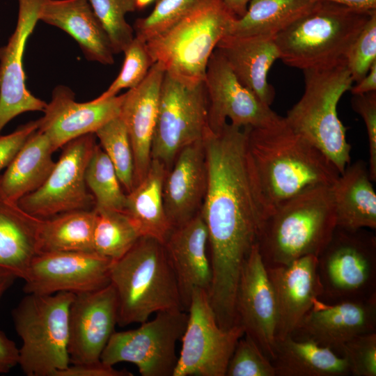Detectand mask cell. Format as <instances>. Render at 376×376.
Returning <instances> with one entry per match:
<instances>
[{
    "mask_svg": "<svg viewBox=\"0 0 376 376\" xmlns=\"http://www.w3.org/2000/svg\"><path fill=\"white\" fill-rule=\"evenodd\" d=\"M202 0H158L146 17L134 24L135 37L144 42L164 33L190 13Z\"/></svg>",
    "mask_w": 376,
    "mask_h": 376,
    "instance_id": "38",
    "label": "cell"
},
{
    "mask_svg": "<svg viewBox=\"0 0 376 376\" xmlns=\"http://www.w3.org/2000/svg\"><path fill=\"white\" fill-rule=\"evenodd\" d=\"M276 376H347L345 359L329 347L290 335L278 340L272 361Z\"/></svg>",
    "mask_w": 376,
    "mask_h": 376,
    "instance_id": "31",
    "label": "cell"
},
{
    "mask_svg": "<svg viewBox=\"0 0 376 376\" xmlns=\"http://www.w3.org/2000/svg\"><path fill=\"white\" fill-rule=\"evenodd\" d=\"M368 166L362 160L349 164L331 185L336 227L356 230L376 228V193Z\"/></svg>",
    "mask_w": 376,
    "mask_h": 376,
    "instance_id": "27",
    "label": "cell"
},
{
    "mask_svg": "<svg viewBox=\"0 0 376 376\" xmlns=\"http://www.w3.org/2000/svg\"><path fill=\"white\" fill-rule=\"evenodd\" d=\"M207 183L203 140L183 148L167 171L163 201L173 228L181 226L200 211Z\"/></svg>",
    "mask_w": 376,
    "mask_h": 376,
    "instance_id": "24",
    "label": "cell"
},
{
    "mask_svg": "<svg viewBox=\"0 0 376 376\" xmlns=\"http://www.w3.org/2000/svg\"><path fill=\"white\" fill-rule=\"evenodd\" d=\"M39 19L71 36L88 60L113 63L110 40L88 0H46Z\"/></svg>",
    "mask_w": 376,
    "mask_h": 376,
    "instance_id": "26",
    "label": "cell"
},
{
    "mask_svg": "<svg viewBox=\"0 0 376 376\" xmlns=\"http://www.w3.org/2000/svg\"><path fill=\"white\" fill-rule=\"evenodd\" d=\"M204 81L193 84L165 71L159 94L151 158L169 170L185 147L203 140L210 130Z\"/></svg>",
    "mask_w": 376,
    "mask_h": 376,
    "instance_id": "10",
    "label": "cell"
},
{
    "mask_svg": "<svg viewBox=\"0 0 376 376\" xmlns=\"http://www.w3.org/2000/svg\"><path fill=\"white\" fill-rule=\"evenodd\" d=\"M311 0H251L246 12L233 22L228 34L273 38L304 15Z\"/></svg>",
    "mask_w": 376,
    "mask_h": 376,
    "instance_id": "33",
    "label": "cell"
},
{
    "mask_svg": "<svg viewBox=\"0 0 376 376\" xmlns=\"http://www.w3.org/2000/svg\"><path fill=\"white\" fill-rule=\"evenodd\" d=\"M95 210L94 251L111 261L118 260L132 248L141 235L124 211Z\"/></svg>",
    "mask_w": 376,
    "mask_h": 376,
    "instance_id": "34",
    "label": "cell"
},
{
    "mask_svg": "<svg viewBox=\"0 0 376 376\" xmlns=\"http://www.w3.org/2000/svg\"><path fill=\"white\" fill-rule=\"evenodd\" d=\"M249 155L265 197L274 209L309 189L330 186L340 173L318 148L282 117L269 126L247 128Z\"/></svg>",
    "mask_w": 376,
    "mask_h": 376,
    "instance_id": "2",
    "label": "cell"
},
{
    "mask_svg": "<svg viewBox=\"0 0 376 376\" xmlns=\"http://www.w3.org/2000/svg\"><path fill=\"white\" fill-rule=\"evenodd\" d=\"M352 107L363 120L368 141V170L370 178L376 180V91L353 95Z\"/></svg>",
    "mask_w": 376,
    "mask_h": 376,
    "instance_id": "43",
    "label": "cell"
},
{
    "mask_svg": "<svg viewBox=\"0 0 376 376\" xmlns=\"http://www.w3.org/2000/svg\"><path fill=\"white\" fill-rule=\"evenodd\" d=\"M312 2L328 1L366 12L376 10V0H311Z\"/></svg>",
    "mask_w": 376,
    "mask_h": 376,
    "instance_id": "48",
    "label": "cell"
},
{
    "mask_svg": "<svg viewBox=\"0 0 376 376\" xmlns=\"http://www.w3.org/2000/svg\"><path fill=\"white\" fill-rule=\"evenodd\" d=\"M126 370H117L100 360L93 363L70 364L56 376H132Z\"/></svg>",
    "mask_w": 376,
    "mask_h": 376,
    "instance_id": "45",
    "label": "cell"
},
{
    "mask_svg": "<svg viewBox=\"0 0 376 376\" xmlns=\"http://www.w3.org/2000/svg\"><path fill=\"white\" fill-rule=\"evenodd\" d=\"M164 246L177 281L182 308L187 311L194 290L208 292L212 277L207 253L208 232L201 211L173 228Z\"/></svg>",
    "mask_w": 376,
    "mask_h": 376,
    "instance_id": "23",
    "label": "cell"
},
{
    "mask_svg": "<svg viewBox=\"0 0 376 376\" xmlns=\"http://www.w3.org/2000/svg\"><path fill=\"white\" fill-rule=\"evenodd\" d=\"M187 318L182 309L165 310L136 329L114 331L100 361L112 366L133 363L142 376H173L178 358L176 343L184 334Z\"/></svg>",
    "mask_w": 376,
    "mask_h": 376,
    "instance_id": "11",
    "label": "cell"
},
{
    "mask_svg": "<svg viewBox=\"0 0 376 376\" xmlns=\"http://www.w3.org/2000/svg\"><path fill=\"white\" fill-rule=\"evenodd\" d=\"M336 228L330 186L306 190L276 206L266 219L258 246L266 267L318 257Z\"/></svg>",
    "mask_w": 376,
    "mask_h": 376,
    "instance_id": "3",
    "label": "cell"
},
{
    "mask_svg": "<svg viewBox=\"0 0 376 376\" xmlns=\"http://www.w3.org/2000/svg\"><path fill=\"white\" fill-rule=\"evenodd\" d=\"M19 357L16 343L0 330V374L8 373L18 365Z\"/></svg>",
    "mask_w": 376,
    "mask_h": 376,
    "instance_id": "46",
    "label": "cell"
},
{
    "mask_svg": "<svg viewBox=\"0 0 376 376\" xmlns=\"http://www.w3.org/2000/svg\"><path fill=\"white\" fill-rule=\"evenodd\" d=\"M18 276L11 270L0 266V300Z\"/></svg>",
    "mask_w": 376,
    "mask_h": 376,
    "instance_id": "49",
    "label": "cell"
},
{
    "mask_svg": "<svg viewBox=\"0 0 376 376\" xmlns=\"http://www.w3.org/2000/svg\"><path fill=\"white\" fill-rule=\"evenodd\" d=\"M38 128V120L19 127L5 136H0V170L7 167L27 138Z\"/></svg>",
    "mask_w": 376,
    "mask_h": 376,
    "instance_id": "44",
    "label": "cell"
},
{
    "mask_svg": "<svg viewBox=\"0 0 376 376\" xmlns=\"http://www.w3.org/2000/svg\"><path fill=\"white\" fill-rule=\"evenodd\" d=\"M96 145L95 133L65 143L46 181L39 189L20 198L19 206L41 219L70 211L93 209L95 200L88 191L85 173Z\"/></svg>",
    "mask_w": 376,
    "mask_h": 376,
    "instance_id": "13",
    "label": "cell"
},
{
    "mask_svg": "<svg viewBox=\"0 0 376 376\" xmlns=\"http://www.w3.org/2000/svg\"><path fill=\"white\" fill-rule=\"evenodd\" d=\"M266 267L276 303L278 341L293 333L314 300L321 296L318 258L306 256L286 265Z\"/></svg>",
    "mask_w": 376,
    "mask_h": 376,
    "instance_id": "21",
    "label": "cell"
},
{
    "mask_svg": "<svg viewBox=\"0 0 376 376\" xmlns=\"http://www.w3.org/2000/svg\"><path fill=\"white\" fill-rule=\"evenodd\" d=\"M187 312V325L173 376H225L235 345L244 334L242 327L221 328L207 292L202 289L194 290Z\"/></svg>",
    "mask_w": 376,
    "mask_h": 376,
    "instance_id": "12",
    "label": "cell"
},
{
    "mask_svg": "<svg viewBox=\"0 0 376 376\" xmlns=\"http://www.w3.org/2000/svg\"><path fill=\"white\" fill-rule=\"evenodd\" d=\"M167 171L162 162L152 159L145 178L126 194L124 209L141 237L154 238L163 244L173 229L163 201V185Z\"/></svg>",
    "mask_w": 376,
    "mask_h": 376,
    "instance_id": "30",
    "label": "cell"
},
{
    "mask_svg": "<svg viewBox=\"0 0 376 376\" xmlns=\"http://www.w3.org/2000/svg\"><path fill=\"white\" fill-rule=\"evenodd\" d=\"M75 294H26L11 312L22 344L19 363L27 376H56L70 364L69 310Z\"/></svg>",
    "mask_w": 376,
    "mask_h": 376,
    "instance_id": "7",
    "label": "cell"
},
{
    "mask_svg": "<svg viewBox=\"0 0 376 376\" xmlns=\"http://www.w3.org/2000/svg\"><path fill=\"white\" fill-rule=\"evenodd\" d=\"M165 71L161 63L155 62L138 86L123 93L119 116L126 126L132 148L134 186L145 178L150 165L160 89Z\"/></svg>",
    "mask_w": 376,
    "mask_h": 376,
    "instance_id": "22",
    "label": "cell"
},
{
    "mask_svg": "<svg viewBox=\"0 0 376 376\" xmlns=\"http://www.w3.org/2000/svg\"><path fill=\"white\" fill-rule=\"evenodd\" d=\"M375 12L328 1L313 2L304 15L275 37L280 59L301 70L343 60Z\"/></svg>",
    "mask_w": 376,
    "mask_h": 376,
    "instance_id": "5",
    "label": "cell"
},
{
    "mask_svg": "<svg viewBox=\"0 0 376 376\" xmlns=\"http://www.w3.org/2000/svg\"><path fill=\"white\" fill-rule=\"evenodd\" d=\"M357 83V85L350 88L352 95L376 91V61L373 63L367 74Z\"/></svg>",
    "mask_w": 376,
    "mask_h": 376,
    "instance_id": "47",
    "label": "cell"
},
{
    "mask_svg": "<svg viewBox=\"0 0 376 376\" xmlns=\"http://www.w3.org/2000/svg\"><path fill=\"white\" fill-rule=\"evenodd\" d=\"M123 97L122 94L103 100L78 102L70 88L57 86L43 111L44 116L38 120V130L48 137L56 151L76 138L95 133L119 116Z\"/></svg>",
    "mask_w": 376,
    "mask_h": 376,
    "instance_id": "19",
    "label": "cell"
},
{
    "mask_svg": "<svg viewBox=\"0 0 376 376\" xmlns=\"http://www.w3.org/2000/svg\"><path fill=\"white\" fill-rule=\"evenodd\" d=\"M225 376H276L272 361L256 343L244 334L228 361Z\"/></svg>",
    "mask_w": 376,
    "mask_h": 376,
    "instance_id": "40",
    "label": "cell"
},
{
    "mask_svg": "<svg viewBox=\"0 0 376 376\" xmlns=\"http://www.w3.org/2000/svg\"><path fill=\"white\" fill-rule=\"evenodd\" d=\"M46 0H18L15 29L6 45L0 48V132L13 118L26 111H43L47 103L26 88L22 67L29 36L40 17Z\"/></svg>",
    "mask_w": 376,
    "mask_h": 376,
    "instance_id": "18",
    "label": "cell"
},
{
    "mask_svg": "<svg viewBox=\"0 0 376 376\" xmlns=\"http://www.w3.org/2000/svg\"><path fill=\"white\" fill-rule=\"evenodd\" d=\"M302 71L304 93L284 118L295 131L324 152L341 173L351 159L346 128L337 113L338 101L354 82L345 58Z\"/></svg>",
    "mask_w": 376,
    "mask_h": 376,
    "instance_id": "6",
    "label": "cell"
},
{
    "mask_svg": "<svg viewBox=\"0 0 376 376\" xmlns=\"http://www.w3.org/2000/svg\"><path fill=\"white\" fill-rule=\"evenodd\" d=\"M204 84L208 109L207 123L217 132L228 123L239 127L260 128L278 122L282 116L263 103L237 78L215 49L207 63Z\"/></svg>",
    "mask_w": 376,
    "mask_h": 376,
    "instance_id": "14",
    "label": "cell"
},
{
    "mask_svg": "<svg viewBox=\"0 0 376 376\" xmlns=\"http://www.w3.org/2000/svg\"><path fill=\"white\" fill-rule=\"evenodd\" d=\"M238 324L271 360L276 347L277 308L274 289L258 243L246 258L236 294Z\"/></svg>",
    "mask_w": 376,
    "mask_h": 376,
    "instance_id": "16",
    "label": "cell"
},
{
    "mask_svg": "<svg viewBox=\"0 0 376 376\" xmlns=\"http://www.w3.org/2000/svg\"><path fill=\"white\" fill-rule=\"evenodd\" d=\"M54 151L45 134L38 130L33 132L0 175V189L3 195L17 203L39 189L54 167Z\"/></svg>",
    "mask_w": 376,
    "mask_h": 376,
    "instance_id": "29",
    "label": "cell"
},
{
    "mask_svg": "<svg viewBox=\"0 0 376 376\" xmlns=\"http://www.w3.org/2000/svg\"><path fill=\"white\" fill-rule=\"evenodd\" d=\"M247 128L226 123L203 139L207 183L201 213L208 232L212 273L207 293L220 310L235 307L243 264L273 210L249 155Z\"/></svg>",
    "mask_w": 376,
    "mask_h": 376,
    "instance_id": "1",
    "label": "cell"
},
{
    "mask_svg": "<svg viewBox=\"0 0 376 376\" xmlns=\"http://www.w3.org/2000/svg\"><path fill=\"white\" fill-rule=\"evenodd\" d=\"M372 331H376V297L336 303L316 299L291 335L338 353L353 337Z\"/></svg>",
    "mask_w": 376,
    "mask_h": 376,
    "instance_id": "20",
    "label": "cell"
},
{
    "mask_svg": "<svg viewBox=\"0 0 376 376\" xmlns=\"http://www.w3.org/2000/svg\"><path fill=\"white\" fill-rule=\"evenodd\" d=\"M235 18L223 0H202L176 24L146 42L153 63L187 82L204 81L210 58Z\"/></svg>",
    "mask_w": 376,
    "mask_h": 376,
    "instance_id": "8",
    "label": "cell"
},
{
    "mask_svg": "<svg viewBox=\"0 0 376 376\" xmlns=\"http://www.w3.org/2000/svg\"><path fill=\"white\" fill-rule=\"evenodd\" d=\"M118 323V299L111 283L75 294L69 310L70 364L96 362Z\"/></svg>",
    "mask_w": 376,
    "mask_h": 376,
    "instance_id": "17",
    "label": "cell"
},
{
    "mask_svg": "<svg viewBox=\"0 0 376 376\" xmlns=\"http://www.w3.org/2000/svg\"><path fill=\"white\" fill-rule=\"evenodd\" d=\"M345 62L354 81H360L376 61V12L350 47Z\"/></svg>",
    "mask_w": 376,
    "mask_h": 376,
    "instance_id": "41",
    "label": "cell"
},
{
    "mask_svg": "<svg viewBox=\"0 0 376 376\" xmlns=\"http://www.w3.org/2000/svg\"><path fill=\"white\" fill-rule=\"evenodd\" d=\"M111 262L94 251L40 253L23 278V291L36 295L93 291L110 283Z\"/></svg>",
    "mask_w": 376,
    "mask_h": 376,
    "instance_id": "15",
    "label": "cell"
},
{
    "mask_svg": "<svg viewBox=\"0 0 376 376\" xmlns=\"http://www.w3.org/2000/svg\"><path fill=\"white\" fill-rule=\"evenodd\" d=\"M100 146L112 162L122 187L127 194L134 188V163L131 142L126 126L118 116L95 132Z\"/></svg>",
    "mask_w": 376,
    "mask_h": 376,
    "instance_id": "36",
    "label": "cell"
},
{
    "mask_svg": "<svg viewBox=\"0 0 376 376\" xmlns=\"http://www.w3.org/2000/svg\"><path fill=\"white\" fill-rule=\"evenodd\" d=\"M154 0H135L136 9L141 10L148 6Z\"/></svg>",
    "mask_w": 376,
    "mask_h": 376,
    "instance_id": "51",
    "label": "cell"
},
{
    "mask_svg": "<svg viewBox=\"0 0 376 376\" xmlns=\"http://www.w3.org/2000/svg\"><path fill=\"white\" fill-rule=\"evenodd\" d=\"M42 219L33 216L0 189V266L23 279L38 254V236Z\"/></svg>",
    "mask_w": 376,
    "mask_h": 376,
    "instance_id": "28",
    "label": "cell"
},
{
    "mask_svg": "<svg viewBox=\"0 0 376 376\" xmlns=\"http://www.w3.org/2000/svg\"><path fill=\"white\" fill-rule=\"evenodd\" d=\"M228 10L236 17H242L246 12L251 0H223Z\"/></svg>",
    "mask_w": 376,
    "mask_h": 376,
    "instance_id": "50",
    "label": "cell"
},
{
    "mask_svg": "<svg viewBox=\"0 0 376 376\" xmlns=\"http://www.w3.org/2000/svg\"><path fill=\"white\" fill-rule=\"evenodd\" d=\"M85 180L95 200L94 208L124 211L126 194L112 162L97 144L88 163Z\"/></svg>",
    "mask_w": 376,
    "mask_h": 376,
    "instance_id": "35",
    "label": "cell"
},
{
    "mask_svg": "<svg viewBox=\"0 0 376 376\" xmlns=\"http://www.w3.org/2000/svg\"><path fill=\"white\" fill-rule=\"evenodd\" d=\"M227 62L238 80L263 103L271 106L275 90L267 75L280 52L273 38L225 35L215 49Z\"/></svg>",
    "mask_w": 376,
    "mask_h": 376,
    "instance_id": "25",
    "label": "cell"
},
{
    "mask_svg": "<svg viewBox=\"0 0 376 376\" xmlns=\"http://www.w3.org/2000/svg\"><path fill=\"white\" fill-rule=\"evenodd\" d=\"M104 29L114 54L123 52L134 38L126 21L127 13L136 9L135 0H88Z\"/></svg>",
    "mask_w": 376,
    "mask_h": 376,
    "instance_id": "37",
    "label": "cell"
},
{
    "mask_svg": "<svg viewBox=\"0 0 376 376\" xmlns=\"http://www.w3.org/2000/svg\"><path fill=\"white\" fill-rule=\"evenodd\" d=\"M95 219V208L70 211L42 219L38 236V253L94 251Z\"/></svg>",
    "mask_w": 376,
    "mask_h": 376,
    "instance_id": "32",
    "label": "cell"
},
{
    "mask_svg": "<svg viewBox=\"0 0 376 376\" xmlns=\"http://www.w3.org/2000/svg\"><path fill=\"white\" fill-rule=\"evenodd\" d=\"M338 354L345 359L351 375L376 376V331L353 337Z\"/></svg>",
    "mask_w": 376,
    "mask_h": 376,
    "instance_id": "42",
    "label": "cell"
},
{
    "mask_svg": "<svg viewBox=\"0 0 376 376\" xmlns=\"http://www.w3.org/2000/svg\"><path fill=\"white\" fill-rule=\"evenodd\" d=\"M110 283L118 299V324L143 323L153 313L182 309L177 281L163 244L141 237L111 262Z\"/></svg>",
    "mask_w": 376,
    "mask_h": 376,
    "instance_id": "4",
    "label": "cell"
},
{
    "mask_svg": "<svg viewBox=\"0 0 376 376\" xmlns=\"http://www.w3.org/2000/svg\"><path fill=\"white\" fill-rule=\"evenodd\" d=\"M123 52L125 59L120 73L109 88L95 98L96 100L116 96L124 88L136 87L146 77L154 63L146 42L135 36Z\"/></svg>",
    "mask_w": 376,
    "mask_h": 376,
    "instance_id": "39",
    "label": "cell"
},
{
    "mask_svg": "<svg viewBox=\"0 0 376 376\" xmlns=\"http://www.w3.org/2000/svg\"><path fill=\"white\" fill-rule=\"evenodd\" d=\"M317 258L319 299L336 303L376 297V237L372 231L336 227Z\"/></svg>",
    "mask_w": 376,
    "mask_h": 376,
    "instance_id": "9",
    "label": "cell"
}]
</instances>
